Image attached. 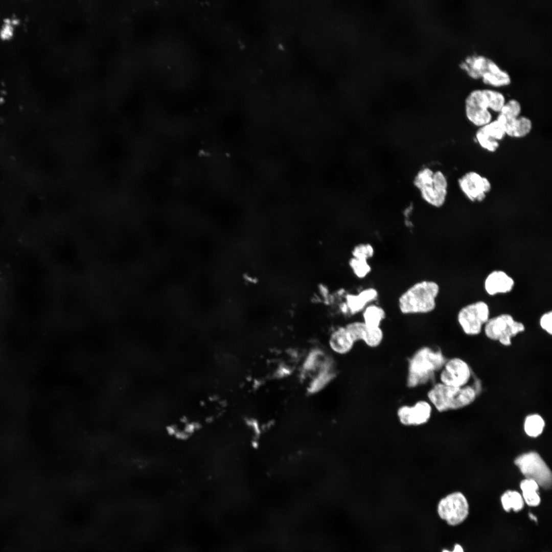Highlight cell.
<instances>
[{
    "label": "cell",
    "instance_id": "6da1fadb",
    "mask_svg": "<svg viewBox=\"0 0 552 552\" xmlns=\"http://www.w3.org/2000/svg\"><path fill=\"white\" fill-rule=\"evenodd\" d=\"M446 359L438 348L426 346L417 349L408 361L407 386L414 388L432 381Z\"/></svg>",
    "mask_w": 552,
    "mask_h": 552
},
{
    "label": "cell",
    "instance_id": "7a4b0ae2",
    "mask_svg": "<svg viewBox=\"0 0 552 552\" xmlns=\"http://www.w3.org/2000/svg\"><path fill=\"white\" fill-rule=\"evenodd\" d=\"M440 286L435 281L418 282L403 292L398 301L400 312L405 315L427 314L436 306Z\"/></svg>",
    "mask_w": 552,
    "mask_h": 552
},
{
    "label": "cell",
    "instance_id": "3957f363",
    "mask_svg": "<svg viewBox=\"0 0 552 552\" xmlns=\"http://www.w3.org/2000/svg\"><path fill=\"white\" fill-rule=\"evenodd\" d=\"M427 398L439 412L463 408L475 400L477 392L472 385L455 387L440 382L433 385L428 391Z\"/></svg>",
    "mask_w": 552,
    "mask_h": 552
},
{
    "label": "cell",
    "instance_id": "277c9868",
    "mask_svg": "<svg viewBox=\"0 0 552 552\" xmlns=\"http://www.w3.org/2000/svg\"><path fill=\"white\" fill-rule=\"evenodd\" d=\"M414 185L428 204L435 208L444 204L448 193V181L442 172L423 168L415 176Z\"/></svg>",
    "mask_w": 552,
    "mask_h": 552
},
{
    "label": "cell",
    "instance_id": "5b68a950",
    "mask_svg": "<svg viewBox=\"0 0 552 552\" xmlns=\"http://www.w3.org/2000/svg\"><path fill=\"white\" fill-rule=\"evenodd\" d=\"M525 327L520 321L516 320L508 313H502L490 317L485 325L483 330L489 339L498 341L501 345L509 347L512 338L523 332Z\"/></svg>",
    "mask_w": 552,
    "mask_h": 552
},
{
    "label": "cell",
    "instance_id": "8992f818",
    "mask_svg": "<svg viewBox=\"0 0 552 552\" xmlns=\"http://www.w3.org/2000/svg\"><path fill=\"white\" fill-rule=\"evenodd\" d=\"M488 304L478 301L462 307L457 315V320L463 332L469 336L479 335L490 318Z\"/></svg>",
    "mask_w": 552,
    "mask_h": 552
},
{
    "label": "cell",
    "instance_id": "52a82bcc",
    "mask_svg": "<svg viewBox=\"0 0 552 552\" xmlns=\"http://www.w3.org/2000/svg\"><path fill=\"white\" fill-rule=\"evenodd\" d=\"M514 464L526 478L534 480L543 489L551 488V470L537 452L531 451L520 455L515 459Z\"/></svg>",
    "mask_w": 552,
    "mask_h": 552
},
{
    "label": "cell",
    "instance_id": "ba28073f",
    "mask_svg": "<svg viewBox=\"0 0 552 552\" xmlns=\"http://www.w3.org/2000/svg\"><path fill=\"white\" fill-rule=\"evenodd\" d=\"M469 513L468 500L460 492L447 495L438 503L439 516L451 526H456L463 522L468 517Z\"/></svg>",
    "mask_w": 552,
    "mask_h": 552
},
{
    "label": "cell",
    "instance_id": "9c48e42d",
    "mask_svg": "<svg viewBox=\"0 0 552 552\" xmlns=\"http://www.w3.org/2000/svg\"><path fill=\"white\" fill-rule=\"evenodd\" d=\"M472 370L463 359L454 357L446 359L439 372L440 382L452 387H462L469 384Z\"/></svg>",
    "mask_w": 552,
    "mask_h": 552
},
{
    "label": "cell",
    "instance_id": "30bf717a",
    "mask_svg": "<svg viewBox=\"0 0 552 552\" xmlns=\"http://www.w3.org/2000/svg\"><path fill=\"white\" fill-rule=\"evenodd\" d=\"M465 111L468 120L478 128L492 121L487 101L481 89L474 90L467 97Z\"/></svg>",
    "mask_w": 552,
    "mask_h": 552
},
{
    "label": "cell",
    "instance_id": "8fae6325",
    "mask_svg": "<svg viewBox=\"0 0 552 552\" xmlns=\"http://www.w3.org/2000/svg\"><path fill=\"white\" fill-rule=\"evenodd\" d=\"M458 182L463 193L472 202L482 201L491 190V184L488 179L474 171L465 173Z\"/></svg>",
    "mask_w": 552,
    "mask_h": 552
},
{
    "label": "cell",
    "instance_id": "7c38bea8",
    "mask_svg": "<svg viewBox=\"0 0 552 552\" xmlns=\"http://www.w3.org/2000/svg\"><path fill=\"white\" fill-rule=\"evenodd\" d=\"M431 412V404L425 400H419L412 406L404 405L400 406L397 415L402 424L417 426L427 423Z\"/></svg>",
    "mask_w": 552,
    "mask_h": 552
},
{
    "label": "cell",
    "instance_id": "4fadbf2b",
    "mask_svg": "<svg viewBox=\"0 0 552 552\" xmlns=\"http://www.w3.org/2000/svg\"><path fill=\"white\" fill-rule=\"evenodd\" d=\"M484 286L488 294L494 296L511 292L515 286V281L505 271L494 270L487 275Z\"/></svg>",
    "mask_w": 552,
    "mask_h": 552
},
{
    "label": "cell",
    "instance_id": "5bb4252c",
    "mask_svg": "<svg viewBox=\"0 0 552 552\" xmlns=\"http://www.w3.org/2000/svg\"><path fill=\"white\" fill-rule=\"evenodd\" d=\"M496 120L502 125L505 134L513 138L525 137L530 133L533 128L532 121L524 116L507 118L499 114Z\"/></svg>",
    "mask_w": 552,
    "mask_h": 552
},
{
    "label": "cell",
    "instance_id": "9a60e30c",
    "mask_svg": "<svg viewBox=\"0 0 552 552\" xmlns=\"http://www.w3.org/2000/svg\"><path fill=\"white\" fill-rule=\"evenodd\" d=\"M378 295L377 290L373 287L365 288L357 294H348L346 296V307L351 314L358 313L376 301Z\"/></svg>",
    "mask_w": 552,
    "mask_h": 552
},
{
    "label": "cell",
    "instance_id": "2e32d148",
    "mask_svg": "<svg viewBox=\"0 0 552 552\" xmlns=\"http://www.w3.org/2000/svg\"><path fill=\"white\" fill-rule=\"evenodd\" d=\"M495 62L483 56H471L462 62L460 66L473 78L482 77L488 73Z\"/></svg>",
    "mask_w": 552,
    "mask_h": 552
},
{
    "label": "cell",
    "instance_id": "e0dca14e",
    "mask_svg": "<svg viewBox=\"0 0 552 552\" xmlns=\"http://www.w3.org/2000/svg\"><path fill=\"white\" fill-rule=\"evenodd\" d=\"M355 342L349 334L345 327H341L334 331L330 335L329 344L335 353L344 355L350 352L354 347Z\"/></svg>",
    "mask_w": 552,
    "mask_h": 552
},
{
    "label": "cell",
    "instance_id": "ac0fdd59",
    "mask_svg": "<svg viewBox=\"0 0 552 552\" xmlns=\"http://www.w3.org/2000/svg\"><path fill=\"white\" fill-rule=\"evenodd\" d=\"M362 316V321L366 326L378 328L381 327V323L385 318L386 313L382 307L372 303L363 310Z\"/></svg>",
    "mask_w": 552,
    "mask_h": 552
},
{
    "label": "cell",
    "instance_id": "d6986e66",
    "mask_svg": "<svg viewBox=\"0 0 552 552\" xmlns=\"http://www.w3.org/2000/svg\"><path fill=\"white\" fill-rule=\"evenodd\" d=\"M522 496L524 503L531 507H537L541 502L538 490L539 485L534 480L525 478L520 484Z\"/></svg>",
    "mask_w": 552,
    "mask_h": 552
},
{
    "label": "cell",
    "instance_id": "ffe728a7",
    "mask_svg": "<svg viewBox=\"0 0 552 552\" xmlns=\"http://www.w3.org/2000/svg\"><path fill=\"white\" fill-rule=\"evenodd\" d=\"M500 500L503 510L507 512L511 510L515 512H519L524 507L522 495L516 491H507L502 495Z\"/></svg>",
    "mask_w": 552,
    "mask_h": 552
},
{
    "label": "cell",
    "instance_id": "44dd1931",
    "mask_svg": "<svg viewBox=\"0 0 552 552\" xmlns=\"http://www.w3.org/2000/svg\"><path fill=\"white\" fill-rule=\"evenodd\" d=\"M545 426V422L538 414L527 416L524 424L525 433L530 436L537 437L541 434Z\"/></svg>",
    "mask_w": 552,
    "mask_h": 552
},
{
    "label": "cell",
    "instance_id": "7402d4cb",
    "mask_svg": "<svg viewBox=\"0 0 552 552\" xmlns=\"http://www.w3.org/2000/svg\"><path fill=\"white\" fill-rule=\"evenodd\" d=\"M384 333L381 327L371 328L365 326L361 341L370 348H376L382 342Z\"/></svg>",
    "mask_w": 552,
    "mask_h": 552
},
{
    "label": "cell",
    "instance_id": "603a6c76",
    "mask_svg": "<svg viewBox=\"0 0 552 552\" xmlns=\"http://www.w3.org/2000/svg\"><path fill=\"white\" fill-rule=\"evenodd\" d=\"M489 109L499 112L505 104L504 96L500 92L491 89H482Z\"/></svg>",
    "mask_w": 552,
    "mask_h": 552
},
{
    "label": "cell",
    "instance_id": "cb8c5ba5",
    "mask_svg": "<svg viewBox=\"0 0 552 552\" xmlns=\"http://www.w3.org/2000/svg\"><path fill=\"white\" fill-rule=\"evenodd\" d=\"M349 265L353 273L359 279L365 278L372 270L367 260L363 259L352 257L349 261Z\"/></svg>",
    "mask_w": 552,
    "mask_h": 552
},
{
    "label": "cell",
    "instance_id": "d4e9b609",
    "mask_svg": "<svg viewBox=\"0 0 552 552\" xmlns=\"http://www.w3.org/2000/svg\"><path fill=\"white\" fill-rule=\"evenodd\" d=\"M479 128L491 138L498 142L502 140L506 135L502 125L496 120L491 121L490 123Z\"/></svg>",
    "mask_w": 552,
    "mask_h": 552
},
{
    "label": "cell",
    "instance_id": "484cf974",
    "mask_svg": "<svg viewBox=\"0 0 552 552\" xmlns=\"http://www.w3.org/2000/svg\"><path fill=\"white\" fill-rule=\"evenodd\" d=\"M475 138L479 145L483 149L489 152H495L499 147V142L491 138L480 128H478L477 130Z\"/></svg>",
    "mask_w": 552,
    "mask_h": 552
},
{
    "label": "cell",
    "instance_id": "4316f807",
    "mask_svg": "<svg viewBox=\"0 0 552 552\" xmlns=\"http://www.w3.org/2000/svg\"><path fill=\"white\" fill-rule=\"evenodd\" d=\"M521 111L520 103L512 99L505 103L499 114L508 118H516L519 117Z\"/></svg>",
    "mask_w": 552,
    "mask_h": 552
},
{
    "label": "cell",
    "instance_id": "83f0119b",
    "mask_svg": "<svg viewBox=\"0 0 552 552\" xmlns=\"http://www.w3.org/2000/svg\"><path fill=\"white\" fill-rule=\"evenodd\" d=\"M375 253L373 246L370 243H360L354 246L352 250V257L368 260Z\"/></svg>",
    "mask_w": 552,
    "mask_h": 552
},
{
    "label": "cell",
    "instance_id": "f1b7e54d",
    "mask_svg": "<svg viewBox=\"0 0 552 552\" xmlns=\"http://www.w3.org/2000/svg\"><path fill=\"white\" fill-rule=\"evenodd\" d=\"M539 325L540 328L547 334H552V312L547 311L543 313L540 317Z\"/></svg>",
    "mask_w": 552,
    "mask_h": 552
},
{
    "label": "cell",
    "instance_id": "f546056e",
    "mask_svg": "<svg viewBox=\"0 0 552 552\" xmlns=\"http://www.w3.org/2000/svg\"><path fill=\"white\" fill-rule=\"evenodd\" d=\"M442 552H464V550L462 545L459 544H456L454 545V548L452 551H449L447 549L443 550Z\"/></svg>",
    "mask_w": 552,
    "mask_h": 552
},
{
    "label": "cell",
    "instance_id": "4dcf8cb0",
    "mask_svg": "<svg viewBox=\"0 0 552 552\" xmlns=\"http://www.w3.org/2000/svg\"><path fill=\"white\" fill-rule=\"evenodd\" d=\"M528 516H529V517H530V519H531V520H532L534 521L535 522H537V518L536 516H535V515H534V514H533L532 513H529V514H528Z\"/></svg>",
    "mask_w": 552,
    "mask_h": 552
}]
</instances>
